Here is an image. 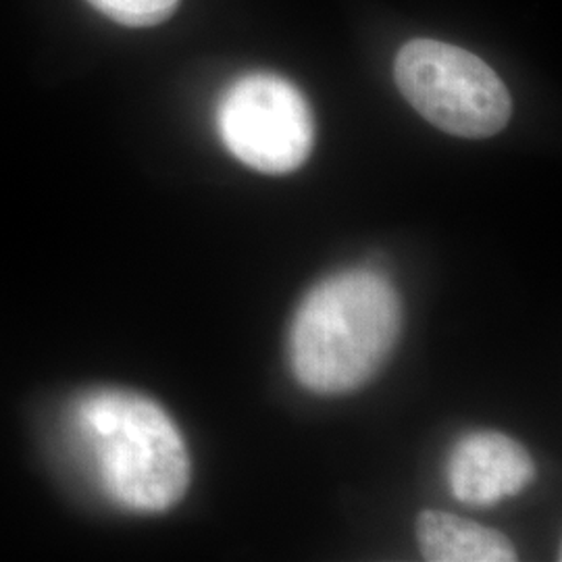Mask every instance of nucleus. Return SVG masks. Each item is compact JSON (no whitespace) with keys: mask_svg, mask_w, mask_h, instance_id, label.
Segmentation results:
<instances>
[{"mask_svg":"<svg viewBox=\"0 0 562 562\" xmlns=\"http://www.w3.org/2000/svg\"><path fill=\"white\" fill-rule=\"evenodd\" d=\"M78 423L111 501L138 513H162L186 496L188 448L157 402L102 390L83 398Z\"/></svg>","mask_w":562,"mask_h":562,"instance_id":"2","label":"nucleus"},{"mask_svg":"<svg viewBox=\"0 0 562 562\" xmlns=\"http://www.w3.org/2000/svg\"><path fill=\"white\" fill-rule=\"evenodd\" d=\"M536 464L521 443L498 431H477L454 446L448 461L452 496L471 506H492L519 494Z\"/></svg>","mask_w":562,"mask_h":562,"instance_id":"5","label":"nucleus"},{"mask_svg":"<svg viewBox=\"0 0 562 562\" xmlns=\"http://www.w3.org/2000/svg\"><path fill=\"white\" fill-rule=\"evenodd\" d=\"M109 20L127 27H148L169 20L180 0H88Z\"/></svg>","mask_w":562,"mask_h":562,"instance_id":"7","label":"nucleus"},{"mask_svg":"<svg viewBox=\"0 0 562 562\" xmlns=\"http://www.w3.org/2000/svg\"><path fill=\"white\" fill-rule=\"evenodd\" d=\"M402 97L429 123L461 138H490L510 120L498 74L473 53L438 41L404 44L394 63Z\"/></svg>","mask_w":562,"mask_h":562,"instance_id":"3","label":"nucleus"},{"mask_svg":"<svg viewBox=\"0 0 562 562\" xmlns=\"http://www.w3.org/2000/svg\"><path fill=\"white\" fill-rule=\"evenodd\" d=\"M401 299L373 271H346L319 283L290 329V364L311 392L334 396L369 382L401 336Z\"/></svg>","mask_w":562,"mask_h":562,"instance_id":"1","label":"nucleus"},{"mask_svg":"<svg viewBox=\"0 0 562 562\" xmlns=\"http://www.w3.org/2000/svg\"><path fill=\"white\" fill-rule=\"evenodd\" d=\"M217 127L238 161L269 176L296 171L315 142L313 111L301 90L265 71L246 74L225 90Z\"/></svg>","mask_w":562,"mask_h":562,"instance_id":"4","label":"nucleus"},{"mask_svg":"<svg viewBox=\"0 0 562 562\" xmlns=\"http://www.w3.org/2000/svg\"><path fill=\"white\" fill-rule=\"evenodd\" d=\"M417 540L423 559L429 562L517 561L515 546L501 531L442 510L419 515Z\"/></svg>","mask_w":562,"mask_h":562,"instance_id":"6","label":"nucleus"}]
</instances>
